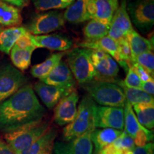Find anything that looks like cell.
<instances>
[{"instance_id": "38", "label": "cell", "mask_w": 154, "mask_h": 154, "mask_svg": "<svg viewBox=\"0 0 154 154\" xmlns=\"http://www.w3.org/2000/svg\"><path fill=\"white\" fill-rule=\"evenodd\" d=\"M140 89L143 90L146 93H147L149 95L153 96L154 94V79H150L147 82H142V85Z\"/></svg>"}, {"instance_id": "39", "label": "cell", "mask_w": 154, "mask_h": 154, "mask_svg": "<svg viewBox=\"0 0 154 154\" xmlns=\"http://www.w3.org/2000/svg\"><path fill=\"white\" fill-rule=\"evenodd\" d=\"M0 154H14L1 135H0Z\"/></svg>"}, {"instance_id": "9", "label": "cell", "mask_w": 154, "mask_h": 154, "mask_svg": "<svg viewBox=\"0 0 154 154\" xmlns=\"http://www.w3.org/2000/svg\"><path fill=\"white\" fill-rule=\"evenodd\" d=\"M26 76L19 69L7 64L0 68V103L14 94L26 84Z\"/></svg>"}, {"instance_id": "17", "label": "cell", "mask_w": 154, "mask_h": 154, "mask_svg": "<svg viewBox=\"0 0 154 154\" xmlns=\"http://www.w3.org/2000/svg\"><path fill=\"white\" fill-rule=\"evenodd\" d=\"M80 48H84L88 49H96L101 50L109 54L121 66H122L125 70L128 71V68L121 61L120 49L118 42L109 36L96 40V41H84L78 44Z\"/></svg>"}, {"instance_id": "14", "label": "cell", "mask_w": 154, "mask_h": 154, "mask_svg": "<svg viewBox=\"0 0 154 154\" xmlns=\"http://www.w3.org/2000/svg\"><path fill=\"white\" fill-rule=\"evenodd\" d=\"M93 131L68 141L55 142L54 152L55 154H93L94 146L91 137Z\"/></svg>"}, {"instance_id": "15", "label": "cell", "mask_w": 154, "mask_h": 154, "mask_svg": "<svg viewBox=\"0 0 154 154\" xmlns=\"http://www.w3.org/2000/svg\"><path fill=\"white\" fill-rule=\"evenodd\" d=\"M64 86L48 85L42 82H36L34 85V91L48 109H52L62 98L74 91Z\"/></svg>"}, {"instance_id": "42", "label": "cell", "mask_w": 154, "mask_h": 154, "mask_svg": "<svg viewBox=\"0 0 154 154\" xmlns=\"http://www.w3.org/2000/svg\"><path fill=\"white\" fill-rule=\"evenodd\" d=\"M2 29L0 28V32H1V31H2Z\"/></svg>"}, {"instance_id": "23", "label": "cell", "mask_w": 154, "mask_h": 154, "mask_svg": "<svg viewBox=\"0 0 154 154\" xmlns=\"http://www.w3.org/2000/svg\"><path fill=\"white\" fill-rule=\"evenodd\" d=\"M136 148L134 140L123 131L120 136L99 154H133Z\"/></svg>"}, {"instance_id": "31", "label": "cell", "mask_w": 154, "mask_h": 154, "mask_svg": "<svg viewBox=\"0 0 154 154\" xmlns=\"http://www.w3.org/2000/svg\"><path fill=\"white\" fill-rule=\"evenodd\" d=\"M109 31V26L95 19H90L83 32L85 41H96L108 36Z\"/></svg>"}, {"instance_id": "30", "label": "cell", "mask_w": 154, "mask_h": 154, "mask_svg": "<svg viewBox=\"0 0 154 154\" xmlns=\"http://www.w3.org/2000/svg\"><path fill=\"white\" fill-rule=\"evenodd\" d=\"M123 89L126 96V101L131 106L139 103H154L153 96L149 95L140 88H133L126 87L124 85L122 81L116 82Z\"/></svg>"}, {"instance_id": "26", "label": "cell", "mask_w": 154, "mask_h": 154, "mask_svg": "<svg viewBox=\"0 0 154 154\" xmlns=\"http://www.w3.org/2000/svg\"><path fill=\"white\" fill-rule=\"evenodd\" d=\"M26 32V29L22 26H13L2 30L0 32V51L9 54L17 39Z\"/></svg>"}, {"instance_id": "25", "label": "cell", "mask_w": 154, "mask_h": 154, "mask_svg": "<svg viewBox=\"0 0 154 154\" xmlns=\"http://www.w3.org/2000/svg\"><path fill=\"white\" fill-rule=\"evenodd\" d=\"M22 22V15L18 7L0 1V26H18Z\"/></svg>"}, {"instance_id": "18", "label": "cell", "mask_w": 154, "mask_h": 154, "mask_svg": "<svg viewBox=\"0 0 154 154\" xmlns=\"http://www.w3.org/2000/svg\"><path fill=\"white\" fill-rule=\"evenodd\" d=\"M33 41L36 48H46L60 52L70 49L73 46L72 39L59 34L33 35Z\"/></svg>"}, {"instance_id": "16", "label": "cell", "mask_w": 154, "mask_h": 154, "mask_svg": "<svg viewBox=\"0 0 154 154\" xmlns=\"http://www.w3.org/2000/svg\"><path fill=\"white\" fill-rule=\"evenodd\" d=\"M39 80L48 85L64 86L73 89H75L76 84L70 69L67 63L63 61H61L54 69Z\"/></svg>"}, {"instance_id": "21", "label": "cell", "mask_w": 154, "mask_h": 154, "mask_svg": "<svg viewBox=\"0 0 154 154\" xmlns=\"http://www.w3.org/2000/svg\"><path fill=\"white\" fill-rule=\"evenodd\" d=\"M122 131L113 128H95L91 132V136L94 149V154H99L107 146L114 141Z\"/></svg>"}, {"instance_id": "35", "label": "cell", "mask_w": 154, "mask_h": 154, "mask_svg": "<svg viewBox=\"0 0 154 154\" xmlns=\"http://www.w3.org/2000/svg\"><path fill=\"white\" fill-rule=\"evenodd\" d=\"M15 45L21 49H26L32 47H36L33 41V35L27 32L21 36L15 43Z\"/></svg>"}, {"instance_id": "13", "label": "cell", "mask_w": 154, "mask_h": 154, "mask_svg": "<svg viewBox=\"0 0 154 154\" xmlns=\"http://www.w3.org/2000/svg\"><path fill=\"white\" fill-rule=\"evenodd\" d=\"M79 96L76 90L62 98L55 106L54 119L59 126H66L74 120Z\"/></svg>"}, {"instance_id": "24", "label": "cell", "mask_w": 154, "mask_h": 154, "mask_svg": "<svg viewBox=\"0 0 154 154\" xmlns=\"http://www.w3.org/2000/svg\"><path fill=\"white\" fill-rule=\"evenodd\" d=\"M126 38L131 48L134 62L135 57L147 51H153V42L140 35L134 29L127 34Z\"/></svg>"}, {"instance_id": "32", "label": "cell", "mask_w": 154, "mask_h": 154, "mask_svg": "<svg viewBox=\"0 0 154 154\" xmlns=\"http://www.w3.org/2000/svg\"><path fill=\"white\" fill-rule=\"evenodd\" d=\"M75 0H33V5L37 11H44L51 9L68 8Z\"/></svg>"}, {"instance_id": "6", "label": "cell", "mask_w": 154, "mask_h": 154, "mask_svg": "<svg viewBox=\"0 0 154 154\" xmlns=\"http://www.w3.org/2000/svg\"><path fill=\"white\" fill-rule=\"evenodd\" d=\"M65 22L63 12L49 11L36 15L26 29L32 35H44L60 29L64 26Z\"/></svg>"}, {"instance_id": "4", "label": "cell", "mask_w": 154, "mask_h": 154, "mask_svg": "<svg viewBox=\"0 0 154 154\" xmlns=\"http://www.w3.org/2000/svg\"><path fill=\"white\" fill-rule=\"evenodd\" d=\"M88 96L103 106L124 108L126 99L124 92L116 83L94 80L84 86Z\"/></svg>"}, {"instance_id": "36", "label": "cell", "mask_w": 154, "mask_h": 154, "mask_svg": "<svg viewBox=\"0 0 154 154\" xmlns=\"http://www.w3.org/2000/svg\"><path fill=\"white\" fill-rule=\"evenodd\" d=\"M128 68H131L136 73V74H137L138 77L140 79L142 82H147V81L153 79V77H151L149 74H148L145 69L142 68V67L136 62H133L131 64L128 66Z\"/></svg>"}, {"instance_id": "20", "label": "cell", "mask_w": 154, "mask_h": 154, "mask_svg": "<svg viewBox=\"0 0 154 154\" xmlns=\"http://www.w3.org/2000/svg\"><path fill=\"white\" fill-rule=\"evenodd\" d=\"M57 136V132L55 128H49L22 154H52Z\"/></svg>"}, {"instance_id": "27", "label": "cell", "mask_w": 154, "mask_h": 154, "mask_svg": "<svg viewBox=\"0 0 154 154\" xmlns=\"http://www.w3.org/2000/svg\"><path fill=\"white\" fill-rule=\"evenodd\" d=\"M36 47H32L26 49H21L14 45L10 51V58L15 68L20 71H24L29 67L31 59Z\"/></svg>"}, {"instance_id": "33", "label": "cell", "mask_w": 154, "mask_h": 154, "mask_svg": "<svg viewBox=\"0 0 154 154\" xmlns=\"http://www.w3.org/2000/svg\"><path fill=\"white\" fill-rule=\"evenodd\" d=\"M134 62H136L145 69L151 77L154 76V55L153 51H147L135 57Z\"/></svg>"}, {"instance_id": "7", "label": "cell", "mask_w": 154, "mask_h": 154, "mask_svg": "<svg viewBox=\"0 0 154 154\" xmlns=\"http://www.w3.org/2000/svg\"><path fill=\"white\" fill-rule=\"evenodd\" d=\"M88 51L96 72L95 80L116 82V78L120 70L118 63L110 55L101 50L88 49Z\"/></svg>"}, {"instance_id": "11", "label": "cell", "mask_w": 154, "mask_h": 154, "mask_svg": "<svg viewBox=\"0 0 154 154\" xmlns=\"http://www.w3.org/2000/svg\"><path fill=\"white\" fill-rule=\"evenodd\" d=\"M95 128H113L122 131L124 128V108L96 106Z\"/></svg>"}, {"instance_id": "37", "label": "cell", "mask_w": 154, "mask_h": 154, "mask_svg": "<svg viewBox=\"0 0 154 154\" xmlns=\"http://www.w3.org/2000/svg\"><path fill=\"white\" fill-rule=\"evenodd\" d=\"M133 154H154V144L153 142L146 144L141 147L135 148Z\"/></svg>"}, {"instance_id": "34", "label": "cell", "mask_w": 154, "mask_h": 154, "mask_svg": "<svg viewBox=\"0 0 154 154\" xmlns=\"http://www.w3.org/2000/svg\"><path fill=\"white\" fill-rule=\"evenodd\" d=\"M124 86L128 88H140L142 82L136 73L131 68H128L127 71L126 76L124 81H122Z\"/></svg>"}, {"instance_id": "3", "label": "cell", "mask_w": 154, "mask_h": 154, "mask_svg": "<svg viewBox=\"0 0 154 154\" xmlns=\"http://www.w3.org/2000/svg\"><path fill=\"white\" fill-rule=\"evenodd\" d=\"M96 108L95 102L89 96L83 98L78 106L74 120L63 128V138L65 141L95 129Z\"/></svg>"}, {"instance_id": "10", "label": "cell", "mask_w": 154, "mask_h": 154, "mask_svg": "<svg viewBox=\"0 0 154 154\" xmlns=\"http://www.w3.org/2000/svg\"><path fill=\"white\" fill-rule=\"evenodd\" d=\"M128 15L136 27L150 29L154 24V0H135L127 5Z\"/></svg>"}, {"instance_id": "8", "label": "cell", "mask_w": 154, "mask_h": 154, "mask_svg": "<svg viewBox=\"0 0 154 154\" xmlns=\"http://www.w3.org/2000/svg\"><path fill=\"white\" fill-rule=\"evenodd\" d=\"M124 110V131L134 140L138 147L145 146L153 139V131L149 130L138 122L132 106L126 101Z\"/></svg>"}, {"instance_id": "12", "label": "cell", "mask_w": 154, "mask_h": 154, "mask_svg": "<svg viewBox=\"0 0 154 154\" xmlns=\"http://www.w3.org/2000/svg\"><path fill=\"white\" fill-rule=\"evenodd\" d=\"M133 29L131 21L127 11L126 0H121L120 5L113 13L108 36L118 42L126 37Z\"/></svg>"}, {"instance_id": "40", "label": "cell", "mask_w": 154, "mask_h": 154, "mask_svg": "<svg viewBox=\"0 0 154 154\" xmlns=\"http://www.w3.org/2000/svg\"><path fill=\"white\" fill-rule=\"evenodd\" d=\"M5 2H7L17 7H23L26 5V0H2Z\"/></svg>"}, {"instance_id": "22", "label": "cell", "mask_w": 154, "mask_h": 154, "mask_svg": "<svg viewBox=\"0 0 154 154\" xmlns=\"http://www.w3.org/2000/svg\"><path fill=\"white\" fill-rule=\"evenodd\" d=\"M87 7L88 0H75L63 12L65 21L72 24H81L90 20Z\"/></svg>"}, {"instance_id": "19", "label": "cell", "mask_w": 154, "mask_h": 154, "mask_svg": "<svg viewBox=\"0 0 154 154\" xmlns=\"http://www.w3.org/2000/svg\"><path fill=\"white\" fill-rule=\"evenodd\" d=\"M88 13L90 19H95L110 26L113 9L108 0H88Z\"/></svg>"}, {"instance_id": "29", "label": "cell", "mask_w": 154, "mask_h": 154, "mask_svg": "<svg viewBox=\"0 0 154 154\" xmlns=\"http://www.w3.org/2000/svg\"><path fill=\"white\" fill-rule=\"evenodd\" d=\"M138 122L149 130L154 127V103H139L132 106Z\"/></svg>"}, {"instance_id": "2", "label": "cell", "mask_w": 154, "mask_h": 154, "mask_svg": "<svg viewBox=\"0 0 154 154\" xmlns=\"http://www.w3.org/2000/svg\"><path fill=\"white\" fill-rule=\"evenodd\" d=\"M49 128V123L42 119L5 132L4 139L13 153L22 154Z\"/></svg>"}, {"instance_id": "28", "label": "cell", "mask_w": 154, "mask_h": 154, "mask_svg": "<svg viewBox=\"0 0 154 154\" xmlns=\"http://www.w3.org/2000/svg\"><path fill=\"white\" fill-rule=\"evenodd\" d=\"M65 55L64 52H59L52 54L42 63H38L32 67L30 70L31 74L35 78H43L46 75L54 69L56 66L62 61V58Z\"/></svg>"}, {"instance_id": "5", "label": "cell", "mask_w": 154, "mask_h": 154, "mask_svg": "<svg viewBox=\"0 0 154 154\" xmlns=\"http://www.w3.org/2000/svg\"><path fill=\"white\" fill-rule=\"evenodd\" d=\"M66 61L75 80L79 85L84 86L95 80L96 72L88 49L75 48L67 54Z\"/></svg>"}, {"instance_id": "41", "label": "cell", "mask_w": 154, "mask_h": 154, "mask_svg": "<svg viewBox=\"0 0 154 154\" xmlns=\"http://www.w3.org/2000/svg\"><path fill=\"white\" fill-rule=\"evenodd\" d=\"M109 3L111 4V5L112 6V7L113 8V9L116 11V9L118 8L119 4V0H108Z\"/></svg>"}, {"instance_id": "1", "label": "cell", "mask_w": 154, "mask_h": 154, "mask_svg": "<svg viewBox=\"0 0 154 154\" xmlns=\"http://www.w3.org/2000/svg\"><path fill=\"white\" fill-rule=\"evenodd\" d=\"M46 109L31 85H24L0 103V131H9L24 125L43 119Z\"/></svg>"}]
</instances>
